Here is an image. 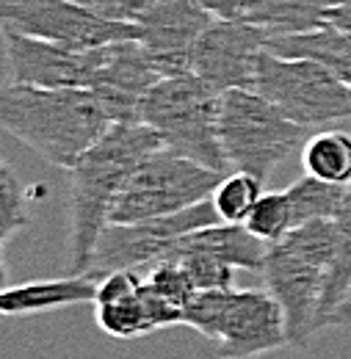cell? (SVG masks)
<instances>
[{
    "instance_id": "27",
    "label": "cell",
    "mask_w": 351,
    "mask_h": 359,
    "mask_svg": "<svg viewBox=\"0 0 351 359\" xmlns=\"http://www.w3.org/2000/svg\"><path fill=\"white\" fill-rule=\"evenodd\" d=\"M169 260V257H166ZM172 260H180L185 271L191 273L197 290H211V287H232V276H235V269L221 263V260H213L208 255H199V252H185V255H177Z\"/></svg>"
},
{
    "instance_id": "17",
    "label": "cell",
    "mask_w": 351,
    "mask_h": 359,
    "mask_svg": "<svg viewBox=\"0 0 351 359\" xmlns=\"http://www.w3.org/2000/svg\"><path fill=\"white\" fill-rule=\"evenodd\" d=\"M97 285H100V279H94L88 273H67V276H58V279L3 287L0 313L11 318V315L50 313V310H58V307L88 304L97 296Z\"/></svg>"
},
{
    "instance_id": "16",
    "label": "cell",
    "mask_w": 351,
    "mask_h": 359,
    "mask_svg": "<svg viewBox=\"0 0 351 359\" xmlns=\"http://www.w3.org/2000/svg\"><path fill=\"white\" fill-rule=\"evenodd\" d=\"M185 252H199L213 260H221L232 269L263 271L268 243L258 238L246 224H230V222H216L211 226L194 229L185 238L177 241L169 257L185 255Z\"/></svg>"
},
{
    "instance_id": "22",
    "label": "cell",
    "mask_w": 351,
    "mask_h": 359,
    "mask_svg": "<svg viewBox=\"0 0 351 359\" xmlns=\"http://www.w3.org/2000/svg\"><path fill=\"white\" fill-rule=\"evenodd\" d=\"M263 180L249 175V172H238L235 175H224L211 202L216 208L221 222H230V224H246L249 213L255 210L258 199L263 196Z\"/></svg>"
},
{
    "instance_id": "15",
    "label": "cell",
    "mask_w": 351,
    "mask_h": 359,
    "mask_svg": "<svg viewBox=\"0 0 351 359\" xmlns=\"http://www.w3.org/2000/svg\"><path fill=\"white\" fill-rule=\"evenodd\" d=\"M144 273L141 271H111L100 279L94 296L97 326L114 340H138L155 332L144 307Z\"/></svg>"
},
{
    "instance_id": "3",
    "label": "cell",
    "mask_w": 351,
    "mask_h": 359,
    "mask_svg": "<svg viewBox=\"0 0 351 359\" xmlns=\"http://www.w3.org/2000/svg\"><path fill=\"white\" fill-rule=\"evenodd\" d=\"M338 246V222L318 219L293 226L282 241L268 246L263 263L265 290L282 304L291 346L305 348L318 332L326 273Z\"/></svg>"
},
{
    "instance_id": "24",
    "label": "cell",
    "mask_w": 351,
    "mask_h": 359,
    "mask_svg": "<svg viewBox=\"0 0 351 359\" xmlns=\"http://www.w3.org/2000/svg\"><path fill=\"white\" fill-rule=\"evenodd\" d=\"M246 226L258 238H263L268 246L277 243V241H282L296 226L288 191H263V196L258 199L255 210L246 219Z\"/></svg>"
},
{
    "instance_id": "5",
    "label": "cell",
    "mask_w": 351,
    "mask_h": 359,
    "mask_svg": "<svg viewBox=\"0 0 351 359\" xmlns=\"http://www.w3.org/2000/svg\"><path fill=\"white\" fill-rule=\"evenodd\" d=\"M219 130L230 166L263 182L310 138V128L285 116L255 89H230L221 94Z\"/></svg>"
},
{
    "instance_id": "7",
    "label": "cell",
    "mask_w": 351,
    "mask_h": 359,
    "mask_svg": "<svg viewBox=\"0 0 351 359\" xmlns=\"http://www.w3.org/2000/svg\"><path fill=\"white\" fill-rule=\"evenodd\" d=\"M221 180L224 175L216 169H208L175 149L161 147L150 152L133 172L131 182L125 185L114 208L111 222L131 224V222L180 213L191 205L211 199Z\"/></svg>"
},
{
    "instance_id": "14",
    "label": "cell",
    "mask_w": 351,
    "mask_h": 359,
    "mask_svg": "<svg viewBox=\"0 0 351 359\" xmlns=\"http://www.w3.org/2000/svg\"><path fill=\"white\" fill-rule=\"evenodd\" d=\"M221 359H252L291 346L282 304L268 290H235L219 337Z\"/></svg>"
},
{
    "instance_id": "19",
    "label": "cell",
    "mask_w": 351,
    "mask_h": 359,
    "mask_svg": "<svg viewBox=\"0 0 351 359\" xmlns=\"http://www.w3.org/2000/svg\"><path fill=\"white\" fill-rule=\"evenodd\" d=\"M302 166L305 175L335 185H351V135L343 130L310 135L302 147Z\"/></svg>"
},
{
    "instance_id": "10",
    "label": "cell",
    "mask_w": 351,
    "mask_h": 359,
    "mask_svg": "<svg viewBox=\"0 0 351 359\" xmlns=\"http://www.w3.org/2000/svg\"><path fill=\"white\" fill-rule=\"evenodd\" d=\"M268 34L244 17L213 20L197 39L191 53V69L213 91L255 89L258 61L268 47Z\"/></svg>"
},
{
    "instance_id": "9",
    "label": "cell",
    "mask_w": 351,
    "mask_h": 359,
    "mask_svg": "<svg viewBox=\"0 0 351 359\" xmlns=\"http://www.w3.org/2000/svg\"><path fill=\"white\" fill-rule=\"evenodd\" d=\"M3 22L20 28L22 34L50 39L72 50L138 39L135 22H117L97 17L69 0H0Z\"/></svg>"
},
{
    "instance_id": "8",
    "label": "cell",
    "mask_w": 351,
    "mask_h": 359,
    "mask_svg": "<svg viewBox=\"0 0 351 359\" xmlns=\"http://www.w3.org/2000/svg\"><path fill=\"white\" fill-rule=\"evenodd\" d=\"M221 222L211 199L191 205L180 213L158 216V219H144L131 224H111L97 241L88 276L102 279L111 271H150L155 263L166 260L172 255L180 238H185L194 229L211 226Z\"/></svg>"
},
{
    "instance_id": "23",
    "label": "cell",
    "mask_w": 351,
    "mask_h": 359,
    "mask_svg": "<svg viewBox=\"0 0 351 359\" xmlns=\"http://www.w3.org/2000/svg\"><path fill=\"white\" fill-rule=\"evenodd\" d=\"M232 287H211V290H197L191 302L183 310V326H191L211 343H219L224 318L230 307Z\"/></svg>"
},
{
    "instance_id": "1",
    "label": "cell",
    "mask_w": 351,
    "mask_h": 359,
    "mask_svg": "<svg viewBox=\"0 0 351 359\" xmlns=\"http://www.w3.org/2000/svg\"><path fill=\"white\" fill-rule=\"evenodd\" d=\"M164 147L155 128L138 122H111L102 138L69 169V238L67 273H86L100 235L111 224L114 208L138 163Z\"/></svg>"
},
{
    "instance_id": "25",
    "label": "cell",
    "mask_w": 351,
    "mask_h": 359,
    "mask_svg": "<svg viewBox=\"0 0 351 359\" xmlns=\"http://www.w3.org/2000/svg\"><path fill=\"white\" fill-rule=\"evenodd\" d=\"M28 224V191L8 163L0 166V241H8Z\"/></svg>"
},
{
    "instance_id": "6",
    "label": "cell",
    "mask_w": 351,
    "mask_h": 359,
    "mask_svg": "<svg viewBox=\"0 0 351 359\" xmlns=\"http://www.w3.org/2000/svg\"><path fill=\"white\" fill-rule=\"evenodd\" d=\"M255 91L310 130L351 116V86L312 58H285L265 47L258 61Z\"/></svg>"
},
{
    "instance_id": "30",
    "label": "cell",
    "mask_w": 351,
    "mask_h": 359,
    "mask_svg": "<svg viewBox=\"0 0 351 359\" xmlns=\"http://www.w3.org/2000/svg\"><path fill=\"white\" fill-rule=\"evenodd\" d=\"M326 25H335L338 31H343L346 36H351V0H338L332 6Z\"/></svg>"
},
{
    "instance_id": "4",
    "label": "cell",
    "mask_w": 351,
    "mask_h": 359,
    "mask_svg": "<svg viewBox=\"0 0 351 359\" xmlns=\"http://www.w3.org/2000/svg\"><path fill=\"white\" fill-rule=\"evenodd\" d=\"M219 114L221 94L194 72L161 78L144 100V125L161 133L166 149L224 175L230 161L221 144Z\"/></svg>"
},
{
    "instance_id": "28",
    "label": "cell",
    "mask_w": 351,
    "mask_h": 359,
    "mask_svg": "<svg viewBox=\"0 0 351 359\" xmlns=\"http://www.w3.org/2000/svg\"><path fill=\"white\" fill-rule=\"evenodd\" d=\"M81 8H86L97 17L117 20V22H135L147 0H69Z\"/></svg>"
},
{
    "instance_id": "13",
    "label": "cell",
    "mask_w": 351,
    "mask_h": 359,
    "mask_svg": "<svg viewBox=\"0 0 351 359\" xmlns=\"http://www.w3.org/2000/svg\"><path fill=\"white\" fill-rule=\"evenodd\" d=\"M164 75L138 39L100 47V64L88 89L97 94L111 122H144V100Z\"/></svg>"
},
{
    "instance_id": "2",
    "label": "cell",
    "mask_w": 351,
    "mask_h": 359,
    "mask_svg": "<svg viewBox=\"0 0 351 359\" xmlns=\"http://www.w3.org/2000/svg\"><path fill=\"white\" fill-rule=\"evenodd\" d=\"M0 125L58 169H72L111 128V116L86 86H22L0 91Z\"/></svg>"
},
{
    "instance_id": "31",
    "label": "cell",
    "mask_w": 351,
    "mask_h": 359,
    "mask_svg": "<svg viewBox=\"0 0 351 359\" xmlns=\"http://www.w3.org/2000/svg\"><path fill=\"white\" fill-rule=\"evenodd\" d=\"M346 323H351V290H349V296L343 299V304L335 310L329 326H346Z\"/></svg>"
},
{
    "instance_id": "20",
    "label": "cell",
    "mask_w": 351,
    "mask_h": 359,
    "mask_svg": "<svg viewBox=\"0 0 351 359\" xmlns=\"http://www.w3.org/2000/svg\"><path fill=\"white\" fill-rule=\"evenodd\" d=\"M285 191H288V199L293 208L296 226L318 222V219H338V213L351 199V185H335V182L318 180L312 175L299 177Z\"/></svg>"
},
{
    "instance_id": "29",
    "label": "cell",
    "mask_w": 351,
    "mask_h": 359,
    "mask_svg": "<svg viewBox=\"0 0 351 359\" xmlns=\"http://www.w3.org/2000/svg\"><path fill=\"white\" fill-rule=\"evenodd\" d=\"M199 3H202L213 17H219V20H235V17H241L246 0H199Z\"/></svg>"
},
{
    "instance_id": "18",
    "label": "cell",
    "mask_w": 351,
    "mask_h": 359,
    "mask_svg": "<svg viewBox=\"0 0 351 359\" xmlns=\"http://www.w3.org/2000/svg\"><path fill=\"white\" fill-rule=\"evenodd\" d=\"M338 0H246L241 17L263 28L268 36L310 34L326 25Z\"/></svg>"
},
{
    "instance_id": "32",
    "label": "cell",
    "mask_w": 351,
    "mask_h": 359,
    "mask_svg": "<svg viewBox=\"0 0 351 359\" xmlns=\"http://www.w3.org/2000/svg\"><path fill=\"white\" fill-rule=\"evenodd\" d=\"M349 86H351V81H349Z\"/></svg>"
},
{
    "instance_id": "21",
    "label": "cell",
    "mask_w": 351,
    "mask_h": 359,
    "mask_svg": "<svg viewBox=\"0 0 351 359\" xmlns=\"http://www.w3.org/2000/svg\"><path fill=\"white\" fill-rule=\"evenodd\" d=\"M338 246H335V257L326 273V287H324V299H321V310H318V332L326 329L332 323L335 310L343 304V299L351 290V199L346 208L338 213Z\"/></svg>"
},
{
    "instance_id": "12",
    "label": "cell",
    "mask_w": 351,
    "mask_h": 359,
    "mask_svg": "<svg viewBox=\"0 0 351 359\" xmlns=\"http://www.w3.org/2000/svg\"><path fill=\"white\" fill-rule=\"evenodd\" d=\"M216 17L199 0H147L135 25L138 42L152 55L164 78L185 75L197 39Z\"/></svg>"
},
{
    "instance_id": "11",
    "label": "cell",
    "mask_w": 351,
    "mask_h": 359,
    "mask_svg": "<svg viewBox=\"0 0 351 359\" xmlns=\"http://www.w3.org/2000/svg\"><path fill=\"white\" fill-rule=\"evenodd\" d=\"M3 42H6L11 83H22V86H44V89L86 86L88 89L100 64V47L72 50L50 39L22 34L8 22H3Z\"/></svg>"
},
{
    "instance_id": "26",
    "label": "cell",
    "mask_w": 351,
    "mask_h": 359,
    "mask_svg": "<svg viewBox=\"0 0 351 359\" xmlns=\"http://www.w3.org/2000/svg\"><path fill=\"white\" fill-rule=\"evenodd\" d=\"M144 279H147L158 293H164L169 302L180 304L183 310H185V304L191 302V296L197 293V285H194L191 273L185 271V266H183L180 260H172V257L155 263L150 271H144Z\"/></svg>"
}]
</instances>
